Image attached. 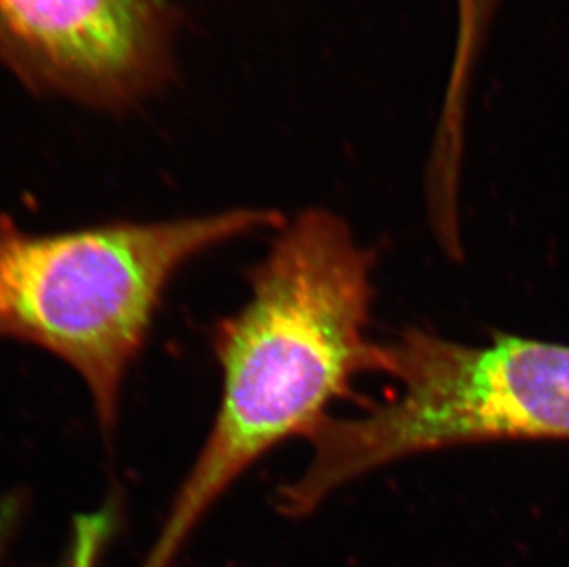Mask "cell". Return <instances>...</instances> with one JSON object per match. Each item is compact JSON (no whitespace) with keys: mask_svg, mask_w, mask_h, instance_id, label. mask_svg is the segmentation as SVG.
<instances>
[{"mask_svg":"<svg viewBox=\"0 0 569 567\" xmlns=\"http://www.w3.org/2000/svg\"><path fill=\"white\" fill-rule=\"evenodd\" d=\"M246 305L218 325L214 422L139 567H173L199 521L263 455L312 434L371 372L375 255L328 210H307L249 279Z\"/></svg>","mask_w":569,"mask_h":567,"instance_id":"obj_1","label":"cell"},{"mask_svg":"<svg viewBox=\"0 0 569 567\" xmlns=\"http://www.w3.org/2000/svg\"><path fill=\"white\" fill-rule=\"evenodd\" d=\"M282 223V216L260 209L56 235L0 223V339L43 348L69 365L109 435L126 375L179 269L214 247Z\"/></svg>","mask_w":569,"mask_h":567,"instance_id":"obj_2","label":"cell"},{"mask_svg":"<svg viewBox=\"0 0 569 567\" xmlns=\"http://www.w3.org/2000/svg\"><path fill=\"white\" fill-rule=\"evenodd\" d=\"M371 375L391 391L350 418L328 417L282 501L308 516L338 488L419 454L490 440H569V347L498 336L487 345L408 328L375 341Z\"/></svg>","mask_w":569,"mask_h":567,"instance_id":"obj_3","label":"cell"},{"mask_svg":"<svg viewBox=\"0 0 569 567\" xmlns=\"http://www.w3.org/2000/svg\"><path fill=\"white\" fill-rule=\"evenodd\" d=\"M162 0H0V52L30 83L117 106L161 78Z\"/></svg>","mask_w":569,"mask_h":567,"instance_id":"obj_4","label":"cell"},{"mask_svg":"<svg viewBox=\"0 0 569 567\" xmlns=\"http://www.w3.org/2000/svg\"><path fill=\"white\" fill-rule=\"evenodd\" d=\"M21 507L17 499L0 501V567L8 564V551L16 538ZM119 505H103L94 513L81 514L70 525L63 551L54 563L44 567H100L109 544L119 529Z\"/></svg>","mask_w":569,"mask_h":567,"instance_id":"obj_5","label":"cell"},{"mask_svg":"<svg viewBox=\"0 0 569 567\" xmlns=\"http://www.w3.org/2000/svg\"><path fill=\"white\" fill-rule=\"evenodd\" d=\"M501 0H456V38L451 50L448 81L453 87L473 83L479 58L483 54L490 27Z\"/></svg>","mask_w":569,"mask_h":567,"instance_id":"obj_6","label":"cell"}]
</instances>
